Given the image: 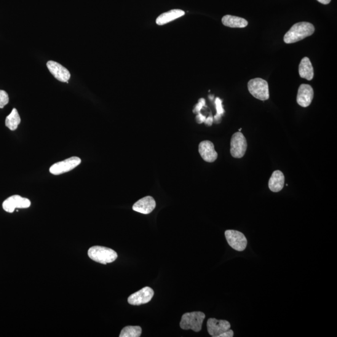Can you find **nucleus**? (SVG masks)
<instances>
[{"label":"nucleus","mask_w":337,"mask_h":337,"mask_svg":"<svg viewBox=\"0 0 337 337\" xmlns=\"http://www.w3.org/2000/svg\"><path fill=\"white\" fill-rule=\"evenodd\" d=\"M315 32V27L308 22H300L295 24L285 34L283 41L287 44H294L306 37L311 36Z\"/></svg>","instance_id":"nucleus-1"},{"label":"nucleus","mask_w":337,"mask_h":337,"mask_svg":"<svg viewBox=\"0 0 337 337\" xmlns=\"http://www.w3.org/2000/svg\"><path fill=\"white\" fill-rule=\"evenodd\" d=\"M88 254L92 260L104 265L112 263L117 258V254L114 250L102 246H93L88 250Z\"/></svg>","instance_id":"nucleus-2"},{"label":"nucleus","mask_w":337,"mask_h":337,"mask_svg":"<svg viewBox=\"0 0 337 337\" xmlns=\"http://www.w3.org/2000/svg\"><path fill=\"white\" fill-rule=\"evenodd\" d=\"M205 315L202 312L186 313L182 316L180 327L183 330H192L199 332L202 329Z\"/></svg>","instance_id":"nucleus-3"},{"label":"nucleus","mask_w":337,"mask_h":337,"mask_svg":"<svg viewBox=\"0 0 337 337\" xmlns=\"http://www.w3.org/2000/svg\"><path fill=\"white\" fill-rule=\"evenodd\" d=\"M248 90L254 98L261 101H266L269 99V85L266 80L255 78L248 82Z\"/></svg>","instance_id":"nucleus-4"},{"label":"nucleus","mask_w":337,"mask_h":337,"mask_svg":"<svg viewBox=\"0 0 337 337\" xmlns=\"http://www.w3.org/2000/svg\"><path fill=\"white\" fill-rule=\"evenodd\" d=\"M247 140L241 132H237L232 136L231 154L234 158H242L247 151Z\"/></svg>","instance_id":"nucleus-5"},{"label":"nucleus","mask_w":337,"mask_h":337,"mask_svg":"<svg viewBox=\"0 0 337 337\" xmlns=\"http://www.w3.org/2000/svg\"><path fill=\"white\" fill-rule=\"evenodd\" d=\"M227 242L232 248L242 252L247 247V240L242 232L235 230H227L225 232Z\"/></svg>","instance_id":"nucleus-6"},{"label":"nucleus","mask_w":337,"mask_h":337,"mask_svg":"<svg viewBox=\"0 0 337 337\" xmlns=\"http://www.w3.org/2000/svg\"><path fill=\"white\" fill-rule=\"evenodd\" d=\"M81 160L79 157H71L63 161L55 163L51 166L50 172L53 175H60L71 171L77 165L81 164Z\"/></svg>","instance_id":"nucleus-7"},{"label":"nucleus","mask_w":337,"mask_h":337,"mask_svg":"<svg viewBox=\"0 0 337 337\" xmlns=\"http://www.w3.org/2000/svg\"><path fill=\"white\" fill-rule=\"evenodd\" d=\"M154 295V291L152 288L146 287L131 295L128 299V302L133 306H141V305L149 303L153 298Z\"/></svg>","instance_id":"nucleus-8"},{"label":"nucleus","mask_w":337,"mask_h":337,"mask_svg":"<svg viewBox=\"0 0 337 337\" xmlns=\"http://www.w3.org/2000/svg\"><path fill=\"white\" fill-rule=\"evenodd\" d=\"M31 202L28 199L15 195L5 200L3 203V208L7 213L14 212L16 208H26L30 207Z\"/></svg>","instance_id":"nucleus-9"},{"label":"nucleus","mask_w":337,"mask_h":337,"mask_svg":"<svg viewBox=\"0 0 337 337\" xmlns=\"http://www.w3.org/2000/svg\"><path fill=\"white\" fill-rule=\"evenodd\" d=\"M207 327L208 333L211 336L218 337L221 333L231 328V323L227 320L210 318L207 320Z\"/></svg>","instance_id":"nucleus-10"},{"label":"nucleus","mask_w":337,"mask_h":337,"mask_svg":"<svg viewBox=\"0 0 337 337\" xmlns=\"http://www.w3.org/2000/svg\"><path fill=\"white\" fill-rule=\"evenodd\" d=\"M314 96V90L311 86L302 84L299 88L297 102L303 108H307L311 104Z\"/></svg>","instance_id":"nucleus-11"},{"label":"nucleus","mask_w":337,"mask_h":337,"mask_svg":"<svg viewBox=\"0 0 337 337\" xmlns=\"http://www.w3.org/2000/svg\"><path fill=\"white\" fill-rule=\"evenodd\" d=\"M48 69L53 76L58 81L66 82L70 79L71 74L65 67L55 61H50L47 64Z\"/></svg>","instance_id":"nucleus-12"},{"label":"nucleus","mask_w":337,"mask_h":337,"mask_svg":"<svg viewBox=\"0 0 337 337\" xmlns=\"http://www.w3.org/2000/svg\"><path fill=\"white\" fill-rule=\"evenodd\" d=\"M199 152L202 158L207 162H213L218 159V152L216 151L215 145L210 141H202L199 145Z\"/></svg>","instance_id":"nucleus-13"},{"label":"nucleus","mask_w":337,"mask_h":337,"mask_svg":"<svg viewBox=\"0 0 337 337\" xmlns=\"http://www.w3.org/2000/svg\"><path fill=\"white\" fill-rule=\"evenodd\" d=\"M156 206V203L154 198L151 196H146L142 198L134 204L133 209L143 215H149L154 210Z\"/></svg>","instance_id":"nucleus-14"},{"label":"nucleus","mask_w":337,"mask_h":337,"mask_svg":"<svg viewBox=\"0 0 337 337\" xmlns=\"http://www.w3.org/2000/svg\"><path fill=\"white\" fill-rule=\"evenodd\" d=\"M285 184V176L282 171H275L272 173L269 181V187L271 191L278 192L282 191Z\"/></svg>","instance_id":"nucleus-15"},{"label":"nucleus","mask_w":337,"mask_h":337,"mask_svg":"<svg viewBox=\"0 0 337 337\" xmlns=\"http://www.w3.org/2000/svg\"><path fill=\"white\" fill-rule=\"evenodd\" d=\"M299 72L302 78L311 81L314 76V68L309 58L305 57L301 61L299 65Z\"/></svg>","instance_id":"nucleus-16"},{"label":"nucleus","mask_w":337,"mask_h":337,"mask_svg":"<svg viewBox=\"0 0 337 337\" xmlns=\"http://www.w3.org/2000/svg\"><path fill=\"white\" fill-rule=\"evenodd\" d=\"M185 15V12L181 10H173L170 12L162 13L156 19V23L158 25H164L171 21L176 20Z\"/></svg>","instance_id":"nucleus-17"},{"label":"nucleus","mask_w":337,"mask_h":337,"mask_svg":"<svg viewBox=\"0 0 337 337\" xmlns=\"http://www.w3.org/2000/svg\"><path fill=\"white\" fill-rule=\"evenodd\" d=\"M224 26L230 28H245L248 25V21L242 18L235 16L226 15L222 19Z\"/></svg>","instance_id":"nucleus-18"},{"label":"nucleus","mask_w":337,"mask_h":337,"mask_svg":"<svg viewBox=\"0 0 337 337\" xmlns=\"http://www.w3.org/2000/svg\"><path fill=\"white\" fill-rule=\"evenodd\" d=\"M21 122L20 115L17 109H13L12 112L7 117L5 121V125L9 128L11 131H15L17 129L18 125Z\"/></svg>","instance_id":"nucleus-19"},{"label":"nucleus","mask_w":337,"mask_h":337,"mask_svg":"<svg viewBox=\"0 0 337 337\" xmlns=\"http://www.w3.org/2000/svg\"><path fill=\"white\" fill-rule=\"evenodd\" d=\"M142 333V328L140 326H127L122 328L120 337H140Z\"/></svg>","instance_id":"nucleus-20"},{"label":"nucleus","mask_w":337,"mask_h":337,"mask_svg":"<svg viewBox=\"0 0 337 337\" xmlns=\"http://www.w3.org/2000/svg\"><path fill=\"white\" fill-rule=\"evenodd\" d=\"M217 114L215 117H214V121L216 123H219L221 122V116L224 114V109L223 106V101L221 100L220 98H217L215 101Z\"/></svg>","instance_id":"nucleus-21"},{"label":"nucleus","mask_w":337,"mask_h":337,"mask_svg":"<svg viewBox=\"0 0 337 337\" xmlns=\"http://www.w3.org/2000/svg\"><path fill=\"white\" fill-rule=\"evenodd\" d=\"M9 102V95L5 91L0 90V108H4Z\"/></svg>","instance_id":"nucleus-22"},{"label":"nucleus","mask_w":337,"mask_h":337,"mask_svg":"<svg viewBox=\"0 0 337 337\" xmlns=\"http://www.w3.org/2000/svg\"><path fill=\"white\" fill-rule=\"evenodd\" d=\"M205 106V100L204 98H200L199 100V103H198L196 106L194 107L193 109L194 113H199L200 110H201L203 107Z\"/></svg>","instance_id":"nucleus-23"},{"label":"nucleus","mask_w":337,"mask_h":337,"mask_svg":"<svg viewBox=\"0 0 337 337\" xmlns=\"http://www.w3.org/2000/svg\"><path fill=\"white\" fill-rule=\"evenodd\" d=\"M234 333L233 330H229L224 331V333H221L218 337H232L234 336Z\"/></svg>","instance_id":"nucleus-24"},{"label":"nucleus","mask_w":337,"mask_h":337,"mask_svg":"<svg viewBox=\"0 0 337 337\" xmlns=\"http://www.w3.org/2000/svg\"><path fill=\"white\" fill-rule=\"evenodd\" d=\"M205 119H206L205 116H204V115H202L201 113H200V112L197 114L196 116V121L198 123V124H201V123L204 122Z\"/></svg>","instance_id":"nucleus-25"},{"label":"nucleus","mask_w":337,"mask_h":337,"mask_svg":"<svg viewBox=\"0 0 337 337\" xmlns=\"http://www.w3.org/2000/svg\"><path fill=\"white\" fill-rule=\"evenodd\" d=\"M214 122V117L212 116V114H210V116L207 118H206L205 121H204V123L206 125H208V127H211L213 123Z\"/></svg>","instance_id":"nucleus-26"},{"label":"nucleus","mask_w":337,"mask_h":337,"mask_svg":"<svg viewBox=\"0 0 337 337\" xmlns=\"http://www.w3.org/2000/svg\"><path fill=\"white\" fill-rule=\"evenodd\" d=\"M318 2H320V4L323 5H328L330 4L331 0H317Z\"/></svg>","instance_id":"nucleus-27"}]
</instances>
